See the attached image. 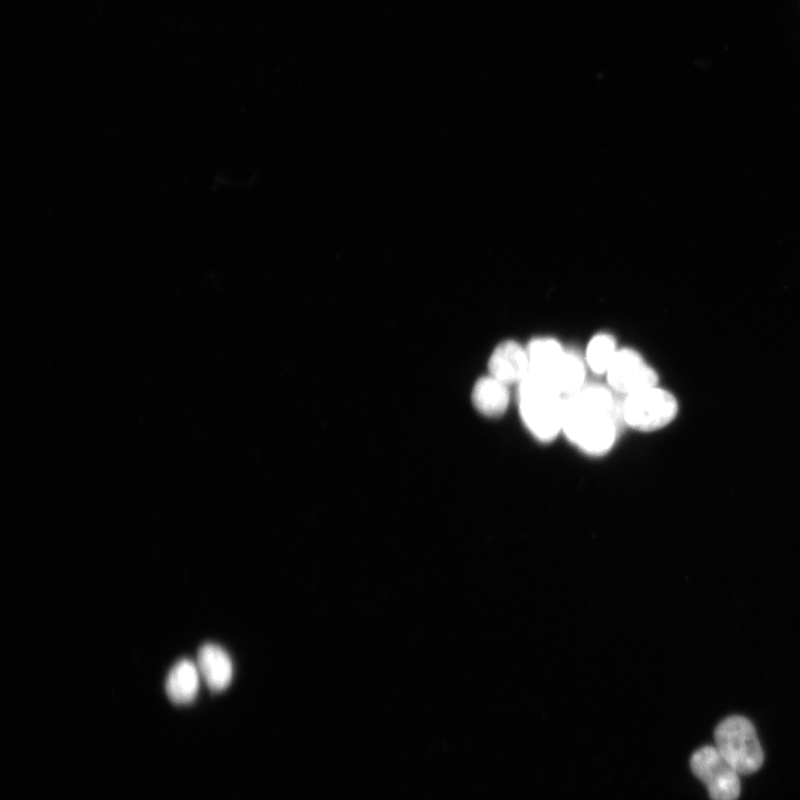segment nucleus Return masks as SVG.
<instances>
[{"mask_svg": "<svg viewBox=\"0 0 800 800\" xmlns=\"http://www.w3.org/2000/svg\"><path fill=\"white\" fill-rule=\"evenodd\" d=\"M199 670L190 660L177 662L166 680V692L169 699L178 704L191 702L199 688Z\"/></svg>", "mask_w": 800, "mask_h": 800, "instance_id": "9d476101", "label": "nucleus"}, {"mask_svg": "<svg viewBox=\"0 0 800 800\" xmlns=\"http://www.w3.org/2000/svg\"><path fill=\"white\" fill-rule=\"evenodd\" d=\"M693 774L707 787L711 800H737L740 794L739 772L714 746L698 749L690 759Z\"/></svg>", "mask_w": 800, "mask_h": 800, "instance_id": "39448f33", "label": "nucleus"}, {"mask_svg": "<svg viewBox=\"0 0 800 800\" xmlns=\"http://www.w3.org/2000/svg\"><path fill=\"white\" fill-rule=\"evenodd\" d=\"M489 371L506 384L520 383L529 371L528 351L513 340L499 343L489 359Z\"/></svg>", "mask_w": 800, "mask_h": 800, "instance_id": "0eeeda50", "label": "nucleus"}, {"mask_svg": "<svg viewBox=\"0 0 800 800\" xmlns=\"http://www.w3.org/2000/svg\"><path fill=\"white\" fill-rule=\"evenodd\" d=\"M616 340L611 334H596L587 348V362L596 373H607L616 353Z\"/></svg>", "mask_w": 800, "mask_h": 800, "instance_id": "ddd939ff", "label": "nucleus"}, {"mask_svg": "<svg viewBox=\"0 0 800 800\" xmlns=\"http://www.w3.org/2000/svg\"><path fill=\"white\" fill-rule=\"evenodd\" d=\"M584 377L586 370L581 358L572 351H564L553 376L562 396L580 390L584 386Z\"/></svg>", "mask_w": 800, "mask_h": 800, "instance_id": "f8f14e48", "label": "nucleus"}, {"mask_svg": "<svg viewBox=\"0 0 800 800\" xmlns=\"http://www.w3.org/2000/svg\"><path fill=\"white\" fill-rule=\"evenodd\" d=\"M527 351L529 370L549 376L554 380V371L564 354L561 344L551 338H538L529 343Z\"/></svg>", "mask_w": 800, "mask_h": 800, "instance_id": "9b49d317", "label": "nucleus"}, {"mask_svg": "<svg viewBox=\"0 0 800 800\" xmlns=\"http://www.w3.org/2000/svg\"><path fill=\"white\" fill-rule=\"evenodd\" d=\"M508 384L490 377L480 378L472 390L476 409L487 417H500L509 403Z\"/></svg>", "mask_w": 800, "mask_h": 800, "instance_id": "1a4fd4ad", "label": "nucleus"}, {"mask_svg": "<svg viewBox=\"0 0 800 800\" xmlns=\"http://www.w3.org/2000/svg\"><path fill=\"white\" fill-rule=\"evenodd\" d=\"M714 747L739 772L750 774L760 769L763 751L751 721L742 716L723 719L714 730Z\"/></svg>", "mask_w": 800, "mask_h": 800, "instance_id": "7ed1b4c3", "label": "nucleus"}, {"mask_svg": "<svg viewBox=\"0 0 800 800\" xmlns=\"http://www.w3.org/2000/svg\"><path fill=\"white\" fill-rule=\"evenodd\" d=\"M677 413V399L658 386L629 393L622 403L623 421L631 428L644 432L666 427Z\"/></svg>", "mask_w": 800, "mask_h": 800, "instance_id": "20e7f679", "label": "nucleus"}, {"mask_svg": "<svg viewBox=\"0 0 800 800\" xmlns=\"http://www.w3.org/2000/svg\"><path fill=\"white\" fill-rule=\"evenodd\" d=\"M619 423L608 412L586 403L576 392L563 396L562 431L589 454H603L614 443Z\"/></svg>", "mask_w": 800, "mask_h": 800, "instance_id": "f03ea898", "label": "nucleus"}, {"mask_svg": "<svg viewBox=\"0 0 800 800\" xmlns=\"http://www.w3.org/2000/svg\"><path fill=\"white\" fill-rule=\"evenodd\" d=\"M197 667L212 691H221L229 686L232 663L222 648L212 643L203 644L198 651Z\"/></svg>", "mask_w": 800, "mask_h": 800, "instance_id": "6e6552de", "label": "nucleus"}, {"mask_svg": "<svg viewBox=\"0 0 800 800\" xmlns=\"http://www.w3.org/2000/svg\"><path fill=\"white\" fill-rule=\"evenodd\" d=\"M607 378L613 390L626 394L658 386L657 372L632 349L617 351Z\"/></svg>", "mask_w": 800, "mask_h": 800, "instance_id": "423d86ee", "label": "nucleus"}, {"mask_svg": "<svg viewBox=\"0 0 800 800\" xmlns=\"http://www.w3.org/2000/svg\"><path fill=\"white\" fill-rule=\"evenodd\" d=\"M520 413L527 428L548 442L562 430L563 396L554 380L529 370L519 383Z\"/></svg>", "mask_w": 800, "mask_h": 800, "instance_id": "f257e3e1", "label": "nucleus"}]
</instances>
